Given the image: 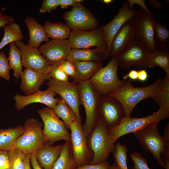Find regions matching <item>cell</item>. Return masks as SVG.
I'll return each instance as SVG.
<instances>
[{
	"instance_id": "obj_1",
	"label": "cell",
	"mask_w": 169,
	"mask_h": 169,
	"mask_svg": "<svg viewBox=\"0 0 169 169\" xmlns=\"http://www.w3.org/2000/svg\"><path fill=\"white\" fill-rule=\"evenodd\" d=\"M158 123H154L133 133L143 149L151 153L162 167L169 169V125L166 126L164 136L159 134Z\"/></svg>"
},
{
	"instance_id": "obj_2",
	"label": "cell",
	"mask_w": 169,
	"mask_h": 169,
	"mask_svg": "<svg viewBox=\"0 0 169 169\" xmlns=\"http://www.w3.org/2000/svg\"><path fill=\"white\" fill-rule=\"evenodd\" d=\"M160 78L149 85L141 87L133 86L132 80H126L119 89L107 95L118 101L122 106L125 116H131L136 106L142 100L153 98L162 81Z\"/></svg>"
},
{
	"instance_id": "obj_3",
	"label": "cell",
	"mask_w": 169,
	"mask_h": 169,
	"mask_svg": "<svg viewBox=\"0 0 169 169\" xmlns=\"http://www.w3.org/2000/svg\"><path fill=\"white\" fill-rule=\"evenodd\" d=\"M88 137V146L93 154L90 164L107 161L115 150V142L110 138L108 128L100 116Z\"/></svg>"
},
{
	"instance_id": "obj_4",
	"label": "cell",
	"mask_w": 169,
	"mask_h": 169,
	"mask_svg": "<svg viewBox=\"0 0 169 169\" xmlns=\"http://www.w3.org/2000/svg\"><path fill=\"white\" fill-rule=\"evenodd\" d=\"M78 86L80 104L84 106L86 115L83 128L88 137L100 117L101 95L88 80L79 81Z\"/></svg>"
},
{
	"instance_id": "obj_5",
	"label": "cell",
	"mask_w": 169,
	"mask_h": 169,
	"mask_svg": "<svg viewBox=\"0 0 169 169\" xmlns=\"http://www.w3.org/2000/svg\"><path fill=\"white\" fill-rule=\"evenodd\" d=\"M169 117V111L161 108L147 116L139 118L125 116L118 125L108 129V134L110 138L115 142L124 135L133 133L154 123H158Z\"/></svg>"
},
{
	"instance_id": "obj_6",
	"label": "cell",
	"mask_w": 169,
	"mask_h": 169,
	"mask_svg": "<svg viewBox=\"0 0 169 169\" xmlns=\"http://www.w3.org/2000/svg\"><path fill=\"white\" fill-rule=\"evenodd\" d=\"M118 67L116 56L112 57L105 66L100 69L88 80L101 95H107L114 92L126 82V80L119 78Z\"/></svg>"
},
{
	"instance_id": "obj_7",
	"label": "cell",
	"mask_w": 169,
	"mask_h": 169,
	"mask_svg": "<svg viewBox=\"0 0 169 169\" xmlns=\"http://www.w3.org/2000/svg\"><path fill=\"white\" fill-rule=\"evenodd\" d=\"M43 124L37 119L30 118L25 121L22 134L15 141V148L24 154H32L44 143L42 127Z\"/></svg>"
},
{
	"instance_id": "obj_8",
	"label": "cell",
	"mask_w": 169,
	"mask_h": 169,
	"mask_svg": "<svg viewBox=\"0 0 169 169\" xmlns=\"http://www.w3.org/2000/svg\"><path fill=\"white\" fill-rule=\"evenodd\" d=\"M37 112L44 124L42 133L44 143L53 145L57 141L70 140V134L64 123L53 109L47 107L39 109Z\"/></svg>"
},
{
	"instance_id": "obj_9",
	"label": "cell",
	"mask_w": 169,
	"mask_h": 169,
	"mask_svg": "<svg viewBox=\"0 0 169 169\" xmlns=\"http://www.w3.org/2000/svg\"><path fill=\"white\" fill-rule=\"evenodd\" d=\"M155 19L149 11L139 9L131 21L135 38L150 52L156 49L154 38V24Z\"/></svg>"
},
{
	"instance_id": "obj_10",
	"label": "cell",
	"mask_w": 169,
	"mask_h": 169,
	"mask_svg": "<svg viewBox=\"0 0 169 169\" xmlns=\"http://www.w3.org/2000/svg\"><path fill=\"white\" fill-rule=\"evenodd\" d=\"M81 122L77 118L69 125L73 156L79 166L90 164L93 156Z\"/></svg>"
},
{
	"instance_id": "obj_11",
	"label": "cell",
	"mask_w": 169,
	"mask_h": 169,
	"mask_svg": "<svg viewBox=\"0 0 169 169\" xmlns=\"http://www.w3.org/2000/svg\"><path fill=\"white\" fill-rule=\"evenodd\" d=\"M150 52L135 38L115 56L119 66L122 69L132 66L146 68Z\"/></svg>"
},
{
	"instance_id": "obj_12",
	"label": "cell",
	"mask_w": 169,
	"mask_h": 169,
	"mask_svg": "<svg viewBox=\"0 0 169 169\" xmlns=\"http://www.w3.org/2000/svg\"><path fill=\"white\" fill-rule=\"evenodd\" d=\"M66 24L72 30H88L98 28L99 21L81 3L72 6L63 14Z\"/></svg>"
},
{
	"instance_id": "obj_13",
	"label": "cell",
	"mask_w": 169,
	"mask_h": 169,
	"mask_svg": "<svg viewBox=\"0 0 169 169\" xmlns=\"http://www.w3.org/2000/svg\"><path fill=\"white\" fill-rule=\"evenodd\" d=\"M69 40L72 49H88L96 46L107 51L105 36L100 28L90 31L72 30Z\"/></svg>"
},
{
	"instance_id": "obj_14",
	"label": "cell",
	"mask_w": 169,
	"mask_h": 169,
	"mask_svg": "<svg viewBox=\"0 0 169 169\" xmlns=\"http://www.w3.org/2000/svg\"><path fill=\"white\" fill-rule=\"evenodd\" d=\"M15 42L21 51L23 66L26 68L48 74L57 67L50 65L38 49L29 47L21 41Z\"/></svg>"
},
{
	"instance_id": "obj_15",
	"label": "cell",
	"mask_w": 169,
	"mask_h": 169,
	"mask_svg": "<svg viewBox=\"0 0 169 169\" xmlns=\"http://www.w3.org/2000/svg\"><path fill=\"white\" fill-rule=\"evenodd\" d=\"M48 89L59 95L73 110L77 119L81 121L79 113L80 105L78 84L69 81L61 82L50 78L46 84Z\"/></svg>"
},
{
	"instance_id": "obj_16",
	"label": "cell",
	"mask_w": 169,
	"mask_h": 169,
	"mask_svg": "<svg viewBox=\"0 0 169 169\" xmlns=\"http://www.w3.org/2000/svg\"><path fill=\"white\" fill-rule=\"evenodd\" d=\"M38 49L50 65L57 66L67 60L72 49L69 40L66 39L49 40Z\"/></svg>"
},
{
	"instance_id": "obj_17",
	"label": "cell",
	"mask_w": 169,
	"mask_h": 169,
	"mask_svg": "<svg viewBox=\"0 0 169 169\" xmlns=\"http://www.w3.org/2000/svg\"><path fill=\"white\" fill-rule=\"evenodd\" d=\"M99 113L108 129L118 125L125 116L123 108L120 103L107 95L101 96Z\"/></svg>"
},
{
	"instance_id": "obj_18",
	"label": "cell",
	"mask_w": 169,
	"mask_h": 169,
	"mask_svg": "<svg viewBox=\"0 0 169 169\" xmlns=\"http://www.w3.org/2000/svg\"><path fill=\"white\" fill-rule=\"evenodd\" d=\"M136 11L137 10L130 8L127 1L124 2L118 13L113 19L108 23L100 27L105 36L107 51L108 54L111 44L114 36L125 23L132 20Z\"/></svg>"
},
{
	"instance_id": "obj_19",
	"label": "cell",
	"mask_w": 169,
	"mask_h": 169,
	"mask_svg": "<svg viewBox=\"0 0 169 169\" xmlns=\"http://www.w3.org/2000/svg\"><path fill=\"white\" fill-rule=\"evenodd\" d=\"M56 94L54 91L48 89L44 91L39 90L27 96L16 94L14 97L15 101V107L19 111L31 104L40 103L53 109L59 100V98L54 97Z\"/></svg>"
},
{
	"instance_id": "obj_20",
	"label": "cell",
	"mask_w": 169,
	"mask_h": 169,
	"mask_svg": "<svg viewBox=\"0 0 169 169\" xmlns=\"http://www.w3.org/2000/svg\"><path fill=\"white\" fill-rule=\"evenodd\" d=\"M131 20L125 23L114 36L109 52V56H116L135 39Z\"/></svg>"
},
{
	"instance_id": "obj_21",
	"label": "cell",
	"mask_w": 169,
	"mask_h": 169,
	"mask_svg": "<svg viewBox=\"0 0 169 169\" xmlns=\"http://www.w3.org/2000/svg\"><path fill=\"white\" fill-rule=\"evenodd\" d=\"M20 78L21 81L20 87L26 96L39 90V87L44 82L50 78L48 74L26 68L23 71Z\"/></svg>"
},
{
	"instance_id": "obj_22",
	"label": "cell",
	"mask_w": 169,
	"mask_h": 169,
	"mask_svg": "<svg viewBox=\"0 0 169 169\" xmlns=\"http://www.w3.org/2000/svg\"><path fill=\"white\" fill-rule=\"evenodd\" d=\"M63 146L44 143L37 150L34 154L40 166L44 169H52L59 156Z\"/></svg>"
},
{
	"instance_id": "obj_23",
	"label": "cell",
	"mask_w": 169,
	"mask_h": 169,
	"mask_svg": "<svg viewBox=\"0 0 169 169\" xmlns=\"http://www.w3.org/2000/svg\"><path fill=\"white\" fill-rule=\"evenodd\" d=\"M24 22L28 28L29 34L27 45L38 49L42 42L49 41L44 27L39 23L34 18L26 16Z\"/></svg>"
},
{
	"instance_id": "obj_24",
	"label": "cell",
	"mask_w": 169,
	"mask_h": 169,
	"mask_svg": "<svg viewBox=\"0 0 169 169\" xmlns=\"http://www.w3.org/2000/svg\"><path fill=\"white\" fill-rule=\"evenodd\" d=\"M109 56L106 50L95 49H72L67 60L73 62L75 61H92L102 62Z\"/></svg>"
},
{
	"instance_id": "obj_25",
	"label": "cell",
	"mask_w": 169,
	"mask_h": 169,
	"mask_svg": "<svg viewBox=\"0 0 169 169\" xmlns=\"http://www.w3.org/2000/svg\"><path fill=\"white\" fill-rule=\"evenodd\" d=\"M76 73L75 81L88 80L103 67L102 62L92 61H75L73 62Z\"/></svg>"
},
{
	"instance_id": "obj_26",
	"label": "cell",
	"mask_w": 169,
	"mask_h": 169,
	"mask_svg": "<svg viewBox=\"0 0 169 169\" xmlns=\"http://www.w3.org/2000/svg\"><path fill=\"white\" fill-rule=\"evenodd\" d=\"M23 126L0 129V150L9 152L15 149V140L23 133Z\"/></svg>"
},
{
	"instance_id": "obj_27",
	"label": "cell",
	"mask_w": 169,
	"mask_h": 169,
	"mask_svg": "<svg viewBox=\"0 0 169 169\" xmlns=\"http://www.w3.org/2000/svg\"><path fill=\"white\" fill-rule=\"evenodd\" d=\"M78 166L73 156L70 140L66 141L52 169H77Z\"/></svg>"
},
{
	"instance_id": "obj_28",
	"label": "cell",
	"mask_w": 169,
	"mask_h": 169,
	"mask_svg": "<svg viewBox=\"0 0 169 169\" xmlns=\"http://www.w3.org/2000/svg\"><path fill=\"white\" fill-rule=\"evenodd\" d=\"M159 66L169 76V53L168 50L156 49L151 52L147 61L146 68Z\"/></svg>"
},
{
	"instance_id": "obj_29",
	"label": "cell",
	"mask_w": 169,
	"mask_h": 169,
	"mask_svg": "<svg viewBox=\"0 0 169 169\" xmlns=\"http://www.w3.org/2000/svg\"><path fill=\"white\" fill-rule=\"evenodd\" d=\"M45 30L49 38L55 40H64L69 38L70 29L61 22L52 23L46 21L44 24Z\"/></svg>"
},
{
	"instance_id": "obj_30",
	"label": "cell",
	"mask_w": 169,
	"mask_h": 169,
	"mask_svg": "<svg viewBox=\"0 0 169 169\" xmlns=\"http://www.w3.org/2000/svg\"><path fill=\"white\" fill-rule=\"evenodd\" d=\"M4 35L0 42V50L8 44L23 38L22 31L18 24L14 22L3 28Z\"/></svg>"
},
{
	"instance_id": "obj_31",
	"label": "cell",
	"mask_w": 169,
	"mask_h": 169,
	"mask_svg": "<svg viewBox=\"0 0 169 169\" xmlns=\"http://www.w3.org/2000/svg\"><path fill=\"white\" fill-rule=\"evenodd\" d=\"M8 58L11 69L13 71L14 77L18 79L20 77L23 72L22 61L21 51L15 42L10 44Z\"/></svg>"
},
{
	"instance_id": "obj_32",
	"label": "cell",
	"mask_w": 169,
	"mask_h": 169,
	"mask_svg": "<svg viewBox=\"0 0 169 169\" xmlns=\"http://www.w3.org/2000/svg\"><path fill=\"white\" fill-rule=\"evenodd\" d=\"M154 38L156 49L168 50L169 46V30L165 26L155 20Z\"/></svg>"
},
{
	"instance_id": "obj_33",
	"label": "cell",
	"mask_w": 169,
	"mask_h": 169,
	"mask_svg": "<svg viewBox=\"0 0 169 169\" xmlns=\"http://www.w3.org/2000/svg\"><path fill=\"white\" fill-rule=\"evenodd\" d=\"M160 108L169 111V76H166L152 98Z\"/></svg>"
},
{
	"instance_id": "obj_34",
	"label": "cell",
	"mask_w": 169,
	"mask_h": 169,
	"mask_svg": "<svg viewBox=\"0 0 169 169\" xmlns=\"http://www.w3.org/2000/svg\"><path fill=\"white\" fill-rule=\"evenodd\" d=\"M59 118H61L65 126L69 129V125L77 119L75 113L65 101L61 98L53 109Z\"/></svg>"
},
{
	"instance_id": "obj_35",
	"label": "cell",
	"mask_w": 169,
	"mask_h": 169,
	"mask_svg": "<svg viewBox=\"0 0 169 169\" xmlns=\"http://www.w3.org/2000/svg\"><path fill=\"white\" fill-rule=\"evenodd\" d=\"M128 149L125 145L117 143L113 153L115 163L119 169H128L127 164V153Z\"/></svg>"
},
{
	"instance_id": "obj_36",
	"label": "cell",
	"mask_w": 169,
	"mask_h": 169,
	"mask_svg": "<svg viewBox=\"0 0 169 169\" xmlns=\"http://www.w3.org/2000/svg\"><path fill=\"white\" fill-rule=\"evenodd\" d=\"M9 166L8 169H24L25 154L15 148L8 152Z\"/></svg>"
},
{
	"instance_id": "obj_37",
	"label": "cell",
	"mask_w": 169,
	"mask_h": 169,
	"mask_svg": "<svg viewBox=\"0 0 169 169\" xmlns=\"http://www.w3.org/2000/svg\"><path fill=\"white\" fill-rule=\"evenodd\" d=\"M10 67L8 58L6 56L3 52L0 53V77L8 81H9L10 76Z\"/></svg>"
},
{
	"instance_id": "obj_38",
	"label": "cell",
	"mask_w": 169,
	"mask_h": 169,
	"mask_svg": "<svg viewBox=\"0 0 169 169\" xmlns=\"http://www.w3.org/2000/svg\"><path fill=\"white\" fill-rule=\"evenodd\" d=\"M134 164V169H150L147 164L146 159L142 157L140 152H134L129 154Z\"/></svg>"
},
{
	"instance_id": "obj_39",
	"label": "cell",
	"mask_w": 169,
	"mask_h": 169,
	"mask_svg": "<svg viewBox=\"0 0 169 169\" xmlns=\"http://www.w3.org/2000/svg\"><path fill=\"white\" fill-rule=\"evenodd\" d=\"M59 66L68 75L75 80L76 73L73 62L66 60L60 64Z\"/></svg>"
},
{
	"instance_id": "obj_40",
	"label": "cell",
	"mask_w": 169,
	"mask_h": 169,
	"mask_svg": "<svg viewBox=\"0 0 169 169\" xmlns=\"http://www.w3.org/2000/svg\"><path fill=\"white\" fill-rule=\"evenodd\" d=\"M60 0H44L42 2L39 12L41 13L50 12L59 6Z\"/></svg>"
},
{
	"instance_id": "obj_41",
	"label": "cell",
	"mask_w": 169,
	"mask_h": 169,
	"mask_svg": "<svg viewBox=\"0 0 169 169\" xmlns=\"http://www.w3.org/2000/svg\"><path fill=\"white\" fill-rule=\"evenodd\" d=\"M50 78L61 82L68 81L69 76L58 66L55 67L48 74Z\"/></svg>"
},
{
	"instance_id": "obj_42",
	"label": "cell",
	"mask_w": 169,
	"mask_h": 169,
	"mask_svg": "<svg viewBox=\"0 0 169 169\" xmlns=\"http://www.w3.org/2000/svg\"><path fill=\"white\" fill-rule=\"evenodd\" d=\"M110 166L108 162L97 164H88L78 166L77 169H109Z\"/></svg>"
},
{
	"instance_id": "obj_43",
	"label": "cell",
	"mask_w": 169,
	"mask_h": 169,
	"mask_svg": "<svg viewBox=\"0 0 169 169\" xmlns=\"http://www.w3.org/2000/svg\"><path fill=\"white\" fill-rule=\"evenodd\" d=\"M9 166L8 152L0 150V169H8Z\"/></svg>"
},
{
	"instance_id": "obj_44",
	"label": "cell",
	"mask_w": 169,
	"mask_h": 169,
	"mask_svg": "<svg viewBox=\"0 0 169 169\" xmlns=\"http://www.w3.org/2000/svg\"><path fill=\"white\" fill-rule=\"evenodd\" d=\"M13 21L14 19L11 16L4 14L3 11L0 10V28H3Z\"/></svg>"
},
{
	"instance_id": "obj_45",
	"label": "cell",
	"mask_w": 169,
	"mask_h": 169,
	"mask_svg": "<svg viewBox=\"0 0 169 169\" xmlns=\"http://www.w3.org/2000/svg\"><path fill=\"white\" fill-rule=\"evenodd\" d=\"M83 1L82 0H60L59 6L62 9H66L69 6H73Z\"/></svg>"
},
{
	"instance_id": "obj_46",
	"label": "cell",
	"mask_w": 169,
	"mask_h": 169,
	"mask_svg": "<svg viewBox=\"0 0 169 169\" xmlns=\"http://www.w3.org/2000/svg\"><path fill=\"white\" fill-rule=\"evenodd\" d=\"M123 80H126L129 78L131 80H138V71L136 70H131L123 77Z\"/></svg>"
},
{
	"instance_id": "obj_47",
	"label": "cell",
	"mask_w": 169,
	"mask_h": 169,
	"mask_svg": "<svg viewBox=\"0 0 169 169\" xmlns=\"http://www.w3.org/2000/svg\"><path fill=\"white\" fill-rule=\"evenodd\" d=\"M148 77V74L145 69L138 71V80L141 82H144L147 80Z\"/></svg>"
},
{
	"instance_id": "obj_48",
	"label": "cell",
	"mask_w": 169,
	"mask_h": 169,
	"mask_svg": "<svg viewBox=\"0 0 169 169\" xmlns=\"http://www.w3.org/2000/svg\"><path fill=\"white\" fill-rule=\"evenodd\" d=\"M30 163L33 169H42L38 162L34 153L31 154Z\"/></svg>"
},
{
	"instance_id": "obj_49",
	"label": "cell",
	"mask_w": 169,
	"mask_h": 169,
	"mask_svg": "<svg viewBox=\"0 0 169 169\" xmlns=\"http://www.w3.org/2000/svg\"><path fill=\"white\" fill-rule=\"evenodd\" d=\"M30 154H26L24 157V169H31L30 166Z\"/></svg>"
},
{
	"instance_id": "obj_50",
	"label": "cell",
	"mask_w": 169,
	"mask_h": 169,
	"mask_svg": "<svg viewBox=\"0 0 169 169\" xmlns=\"http://www.w3.org/2000/svg\"><path fill=\"white\" fill-rule=\"evenodd\" d=\"M149 2L155 8H159L161 6V4L157 0H149Z\"/></svg>"
},
{
	"instance_id": "obj_51",
	"label": "cell",
	"mask_w": 169,
	"mask_h": 169,
	"mask_svg": "<svg viewBox=\"0 0 169 169\" xmlns=\"http://www.w3.org/2000/svg\"><path fill=\"white\" fill-rule=\"evenodd\" d=\"M109 169H119L118 167L116 165L115 163H114L111 166H110Z\"/></svg>"
},
{
	"instance_id": "obj_52",
	"label": "cell",
	"mask_w": 169,
	"mask_h": 169,
	"mask_svg": "<svg viewBox=\"0 0 169 169\" xmlns=\"http://www.w3.org/2000/svg\"><path fill=\"white\" fill-rule=\"evenodd\" d=\"M102 1L105 4H110L113 1L112 0H104Z\"/></svg>"
}]
</instances>
